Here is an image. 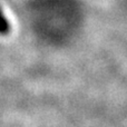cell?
Returning <instances> with one entry per match:
<instances>
[{
    "instance_id": "6da1fadb",
    "label": "cell",
    "mask_w": 127,
    "mask_h": 127,
    "mask_svg": "<svg viewBox=\"0 0 127 127\" xmlns=\"http://www.w3.org/2000/svg\"><path fill=\"white\" fill-rule=\"evenodd\" d=\"M11 30V25L6 18L2 9L0 8V35H8Z\"/></svg>"
}]
</instances>
